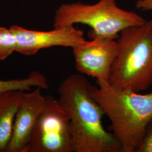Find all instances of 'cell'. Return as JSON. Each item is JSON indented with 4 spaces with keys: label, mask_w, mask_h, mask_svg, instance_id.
Returning a JSON list of instances; mask_svg holds the SVG:
<instances>
[{
    "label": "cell",
    "mask_w": 152,
    "mask_h": 152,
    "mask_svg": "<svg viewBox=\"0 0 152 152\" xmlns=\"http://www.w3.org/2000/svg\"><path fill=\"white\" fill-rule=\"evenodd\" d=\"M91 84L84 75L68 76L58 88L60 105L71 120L73 152H120V143L106 130L103 109L93 97Z\"/></svg>",
    "instance_id": "obj_1"
},
{
    "label": "cell",
    "mask_w": 152,
    "mask_h": 152,
    "mask_svg": "<svg viewBox=\"0 0 152 152\" xmlns=\"http://www.w3.org/2000/svg\"><path fill=\"white\" fill-rule=\"evenodd\" d=\"M91 85L93 97L111 122L113 134L122 152H136L152 120V91L146 94L122 90L108 81Z\"/></svg>",
    "instance_id": "obj_2"
},
{
    "label": "cell",
    "mask_w": 152,
    "mask_h": 152,
    "mask_svg": "<svg viewBox=\"0 0 152 152\" xmlns=\"http://www.w3.org/2000/svg\"><path fill=\"white\" fill-rule=\"evenodd\" d=\"M117 42L109 83L122 90H147L152 86V20L126 28Z\"/></svg>",
    "instance_id": "obj_3"
},
{
    "label": "cell",
    "mask_w": 152,
    "mask_h": 152,
    "mask_svg": "<svg viewBox=\"0 0 152 152\" xmlns=\"http://www.w3.org/2000/svg\"><path fill=\"white\" fill-rule=\"evenodd\" d=\"M134 11L120 8L116 0H99L94 4L82 2L64 4L55 11L54 27L85 24L91 28L90 38L102 37L117 39L127 28L142 25L146 22Z\"/></svg>",
    "instance_id": "obj_4"
},
{
    "label": "cell",
    "mask_w": 152,
    "mask_h": 152,
    "mask_svg": "<svg viewBox=\"0 0 152 152\" xmlns=\"http://www.w3.org/2000/svg\"><path fill=\"white\" fill-rule=\"evenodd\" d=\"M46 99L26 152H73L69 115L58 99Z\"/></svg>",
    "instance_id": "obj_5"
},
{
    "label": "cell",
    "mask_w": 152,
    "mask_h": 152,
    "mask_svg": "<svg viewBox=\"0 0 152 152\" xmlns=\"http://www.w3.org/2000/svg\"><path fill=\"white\" fill-rule=\"evenodd\" d=\"M16 39V52L30 56L36 54L41 49L55 46L75 48L86 44L83 31L68 26L54 28L49 31L29 30L19 26L10 28Z\"/></svg>",
    "instance_id": "obj_6"
},
{
    "label": "cell",
    "mask_w": 152,
    "mask_h": 152,
    "mask_svg": "<svg viewBox=\"0 0 152 152\" xmlns=\"http://www.w3.org/2000/svg\"><path fill=\"white\" fill-rule=\"evenodd\" d=\"M72 50L76 69L80 74L109 81L117 53V39L94 37Z\"/></svg>",
    "instance_id": "obj_7"
},
{
    "label": "cell",
    "mask_w": 152,
    "mask_h": 152,
    "mask_svg": "<svg viewBox=\"0 0 152 152\" xmlns=\"http://www.w3.org/2000/svg\"><path fill=\"white\" fill-rule=\"evenodd\" d=\"M41 88L24 92L14 122L12 132L6 152H26L46 99Z\"/></svg>",
    "instance_id": "obj_8"
},
{
    "label": "cell",
    "mask_w": 152,
    "mask_h": 152,
    "mask_svg": "<svg viewBox=\"0 0 152 152\" xmlns=\"http://www.w3.org/2000/svg\"><path fill=\"white\" fill-rule=\"evenodd\" d=\"M24 92L11 90L0 93V152H6L11 140L16 112Z\"/></svg>",
    "instance_id": "obj_9"
},
{
    "label": "cell",
    "mask_w": 152,
    "mask_h": 152,
    "mask_svg": "<svg viewBox=\"0 0 152 152\" xmlns=\"http://www.w3.org/2000/svg\"><path fill=\"white\" fill-rule=\"evenodd\" d=\"M32 87H39L46 90L49 88L46 78L38 71H33L28 77L24 78L10 80H0V93L11 90L28 91H31Z\"/></svg>",
    "instance_id": "obj_10"
},
{
    "label": "cell",
    "mask_w": 152,
    "mask_h": 152,
    "mask_svg": "<svg viewBox=\"0 0 152 152\" xmlns=\"http://www.w3.org/2000/svg\"><path fill=\"white\" fill-rule=\"evenodd\" d=\"M17 42L10 28L0 27V61H3L16 51Z\"/></svg>",
    "instance_id": "obj_11"
},
{
    "label": "cell",
    "mask_w": 152,
    "mask_h": 152,
    "mask_svg": "<svg viewBox=\"0 0 152 152\" xmlns=\"http://www.w3.org/2000/svg\"><path fill=\"white\" fill-rule=\"evenodd\" d=\"M136 152H152V120L147 126L143 140Z\"/></svg>",
    "instance_id": "obj_12"
},
{
    "label": "cell",
    "mask_w": 152,
    "mask_h": 152,
    "mask_svg": "<svg viewBox=\"0 0 152 152\" xmlns=\"http://www.w3.org/2000/svg\"><path fill=\"white\" fill-rule=\"evenodd\" d=\"M135 7L142 11H152V0H138L136 1Z\"/></svg>",
    "instance_id": "obj_13"
}]
</instances>
